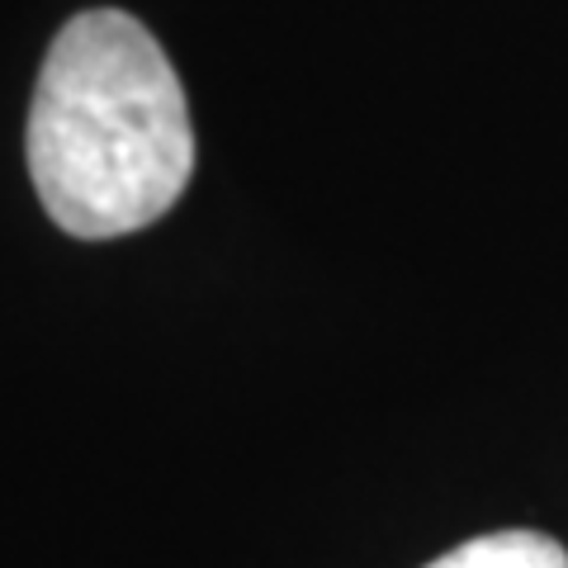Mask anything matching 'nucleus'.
I'll use <instances>...</instances> for the list:
<instances>
[{
    "instance_id": "nucleus-2",
    "label": "nucleus",
    "mask_w": 568,
    "mask_h": 568,
    "mask_svg": "<svg viewBox=\"0 0 568 568\" xmlns=\"http://www.w3.org/2000/svg\"><path fill=\"white\" fill-rule=\"evenodd\" d=\"M426 568H568V549L540 530H493V536L465 540Z\"/></svg>"
},
{
    "instance_id": "nucleus-1",
    "label": "nucleus",
    "mask_w": 568,
    "mask_h": 568,
    "mask_svg": "<svg viewBox=\"0 0 568 568\" xmlns=\"http://www.w3.org/2000/svg\"><path fill=\"white\" fill-rule=\"evenodd\" d=\"M29 171L48 219L85 242L142 233L185 194V91L133 14L85 10L52 39L29 114Z\"/></svg>"
}]
</instances>
